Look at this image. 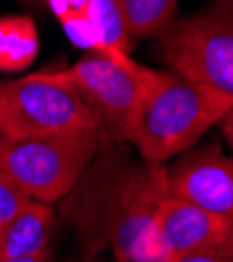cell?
I'll return each mask as SVG.
<instances>
[{"label":"cell","mask_w":233,"mask_h":262,"mask_svg":"<svg viewBox=\"0 0 233 262\" xmlns=\"http://www.w3.org/2000/svg\"><path fill=\"white\" fill-rule=\"evenodd\" d=\"M168 198L166 166L150 164L126 145L101 147L59 214L89 256L110 252L116 262H160L154 221Z\"/></svg>","instance_id":"obj_1"},{"label":"cell","mask_w":233,"mask_h":262,"mask_svg":"<svg viewBox=\"0 0 233 262\" xmlns=\"http://www.w3.org/2000/svg\"><path fill=\"white\" fill-rule=\"evenodd\" d=\"M231 109L233 101L229 97L189 82L171 70L150 68L129 145L145 162L168 166V160L194 149Z\"/></svg>","instance_id":"obj_2"},{"label":"cell","mask_w":233,"mask_h":262,"mask_svg":"<svg viewBox=\"0 0 233 262\" xmlns=\"http://www.w3.org/2000/svg\"><path fill=\"white\" fill-rule=\"evenodd\" d=\"M158 55L177 76L233 101V0L177 17L158 38Z\"/></svg>","instance_id":"obj_3"},{"label":"cell","mask_w":233,"mask_h":262,"mask_svg":"<svg viewBox=\"0 0 233 262\" xmlns=\"http://www.w3.org/2000/svg\"><path fill=\"white\" fill-rule=\"evenodd\" d=\"M99 149L97 130L28 139L0 137V170L32 200L53 206L74 191Z\"/></svg>","instance_id":"obj_4"},{"label":"cell","mask_w":233,"mask_h":262,"mask_svg":"<svg viewBox=\"0 0 233 262\" xmlns=\"http://www.w3.org/2000/svg\"><path fill=\"white\" fill-rule=\"evenodd\" d=\"M97 130L66 70H45L0 82V137L28 139Z\"/></svg>","instance_id":"obj_5"},{"label":"cell","mask_w":233,"mask_h":262,"mask_svg":"<svg viewBox=\"0 0 233 262\" xmlns=\"http://www.w3.org/2000/svg\"><path fill=\"white\" fill-rule=\"evenodd\" d=\"M150 68L129 57H105L84 53L66 68L80 97L97 122L101 147L129 145V133Z\"/></svg>","instance_id":"obj_6"},{"label":"cell","mask_w":233,"mask_h":262,"mask_svg":"<svg viewBox=\"0 0 233 262\" xmlns=\"http://www.w3.org/2000/svg\"><path fill=\"white\" fill-rule=\"evenodd\" d=\"M166 191L233 225V158L217 143L189 149L166 166Z\"/></svg>","instance_id":"obj_7"},{"label":"cell","mask_w":233,"mask_h":262,"mask_svg":"<svg viewBox=\"0 0 233 262\" xmlns=\"http://www.w3.org/2000/svg\"><path fill=\"white\" fill-rule=\"evenodd\" d=\"M231 229V223L194 204L164 198L156 210L154 242L160 262H171L185 254L217 252Z\"/></svg>","instance_id":"obj_8"},{"label":"cell","mask_w":233,"mask_h":262,"mask_svg":"<svg viewBox=\"0 0 233 262\" xmlns=\"http://www.w3.org/2000/svg\"><path fill=\"white\" fill-rule=\"evenodd\" d=\"M57 212L51 204L32 200L5 225H0V258H24L53 250Z\"/></svg>","instance_id":"obj_9"},{"label":"cell","mask_w":233,"mask_h":262,"mask_svg":"<svg viewBox=\"0 0 233 262\" xmlns=\"http://www.w3.org/2000/svg\"><path fill=\"white\" fill-rule=\"evenodd\" d=\"M87 17L95 34V53L105 57H129L133 38L126 30V21L118 0H89Z\"/></svg>","instance_id":"obj_10"},{"label":"cell","mask_w":233,"mask_h":262,"mask_svg":"<svg viewBox=\"0 0 233 262\" xmlns=\"http://www.w3.org/2000/svg\"><path fill=\"white\" fill-rule=\"evenodd\" d=\"M36 24L26 15L0 17V72H21L38 57Z\"/></svg>","instance_id":"obj_11"},{"label":"cell","mask_w":233,"mask_h":262,"mask_svg":"<svg viewBox=\"0 0 233 262\" xmlns=\"http://www.w3.org/2000/svg\"><path fill=\"white\" fill-rule=\"evenodd\" d=\"M133 40L160 38L177 19L179 0H118Z\"/></svg>","instance_id":"obj_12"},{"label":"cell","mask_w":233,"mask_h":262,"mask_svg":"<svg viewBox=\"0 0 233 262\" xmlns=\"http://www.w3.org/2000/svg\"><path fill=\"white\" fill-rule=\"evenodd\" d=\"M32 202L30 195L21 189L9 174L0 170V225H5L19 210H24Z\"/></svg>","instance_id":"obj_13"},{"label":"cell","mask_w":233,"mask_h":262,"mask_svg":"<svg viewBox=\"0 0 233 262\" xmlns=\"http://www.w3.org/2000/svg\"><path fill=\"white\" fill-rule=\"evenodd\" d=\"M171 262H233L231 258L219 254V252H196V254H185Z\"/></svg>","instance_id":"obj_14"},{"label":"cell","mask_w":233,"mask_h":262,"mask_svg":"<svg viewBox=\"0 0 233 262\" xmlns=\"http://www.w3.org/2000/svg\"><path fill=\"white\" fill-rule=\"evenodd\" d=\"M219 130H221V135L225 137L227 145L233 149V109L219 122Z\"/></svg>","instance_id":"obj_15"},{"label":"cell","mask_w":233,"mask_h":262,"mask_svg":"<svg viewBox=\"0 0 233 262\" xmlns=\"http://www.w3.org/2000/svg\"><path fill=\"white\" fill-rule=\"evenodd\" d=\"M0 262H55L53 250L42 252L36 256H24V258H0Z\"/></svg>","instance_id":"obj_16"},{"label":"cell","mask_w":233,"mask_h":262,"mask_svg":"<svg viewBox=\"0 0 233 262\" xmlns=\"http://www.w3.org/2000/svg\"><path fill=\"white\" fill-rule=\"evenodd\" d=\"M217 252L233 260V225H231V229H229V233H227V237H225V242L221 244V248H219Z\"/></svg>","instance_id":"obj_17"},{"label":"cell","mask_w":233,"mask_h":262,"mask_svg":"<svg viewBox=\"0 0 233 262\" xmlns=\"http://www.w3.org/2000/svg\"><path fill=\"white\" fill-rule=\"evenodd\" d=\"M70 262H97V260L91 256V258H84V260H70Z\"/></svg>","instance_id":"obj_18"}]
</instances>
